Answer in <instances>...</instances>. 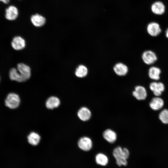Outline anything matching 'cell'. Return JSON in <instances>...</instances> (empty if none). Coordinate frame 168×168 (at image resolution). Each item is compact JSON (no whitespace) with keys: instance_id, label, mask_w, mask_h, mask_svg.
I'll use <instances>...</instances> for the list:
<instances>
[{"instance_id":"2e32d148","label":"cell","mask_w":168,"mask_h":168,"mask_svg":"<svg viewBox=\"0 0 168 168\" xmlns=\"http://www.w3.org/2000/svg\"><path fill=\"white\" fill-rule=\"evenodd\" d=\"M103 135L104 138L110 143L114 142L117 139L116 133L111 129H108L105 130L104 132Z\"/></svg>"},{"instance_id":"d6986e66","label":"cell","mask_w":168,"mask_h":168,"mask_svg":"<svg viewBox=\"0 0 168 168\" xmlns=\"http://www.w3.org/2000/svg\"><path fill=\"white\" fill-rule=\"evenodd\" d=\"M96 163L100 165L104 166L108 163L109 160L107 156L105 154L100 153L97 154L95 156Z\"/></svg>"},{"instance_id":"603a6c76","label":"cell","mask_w":168,"mask_h":168,"mask_svg":"<svg viewBox=\"0 0 168 168\" xmlns=\"http://www.w3.org/2000/svg\"><path fill=\"white\" fill-rule=\"evenodd\" d=\"M159 118L164 124H168V110L164 109L160 113Z\"/></svg>"},{"instance_id":"ffe728a7","label":"cell","mask_w":168,"mask_h":168,"mask_svg":"<svg viewBox=\"0 0 168 168\" xmlns=\"http://www.w3.org/2000/svg\"><path fill=\"white\" fill-rule=\"evenodd\" d=\"M88 73L87 68L83 65H80L76 68L75 75L79 78H83L86 77Z\"/></svg>"},{"instance_id":"9a60e30c","label":"cell","mask_w":168,"mask_h":168,"mask_svg":"<svg viewBox=\"0 0 168 168\" xmlns=\"http://www.w3.org/2000/svg\"><path fill=\"white\" fill-rule=\"evenodd\" d=\"M31 21L35 26L39 27L44 24L46 22V19L43 16L36 14L31 16Z\"/></svg>"},{"instance_id":"3957f363","label":"cell","mask_w":168,"mask_h":168,"mask_svg":"<svg viewBox=\"0 0 168 168\" xmlns=\"http://www.w3.org/2000/svg\"><path fill=\"white\" fill-rule=\"evenodd\" d=\"M17 69L23 82L29 79L31 76V70L30 67L23 63L17 65Z\"/></svg>"},{"instance_id":"9c48e42d","label":"cell","mask_w":168,"mask_h":168,"mask_svg":"<svg viewBox=\"0 0 168 168\" xmlns=\"http://www.w3.org/2000/svg\"><path fill=\"white\" fill-rule=\"evenodd\" d=\"M133 96L139 100L145 99L147 95V92L145 87L141 86H137L135 87L133 92Z\"/></svg>"},{"instance_id":"7a4b0ae2","label":"cell","mask_w":168,"mask_h":168,"mask_svg":"<svg viewBox=\"0 0 168 168\" xmlns=\"http://www.w3.org/2000/svg\"><path fill=\"white\" fill-rule=\"evenodd\" d=\"M20 102L19 96L14 93H9L5 100V103L6 106L11 109L17 108Z\"/></svg>"},{"instance_id":"6da1fadb","label":"cell","mask_w":168,"mask_h":168,"mask_svg":"<svg viewBox=\"0 0 168 168\" xmlns=\"http://www.w3.org/2000/svg\"><path fill=\"white\" fill-rule=\"evenodd\" d=\"M113 155L116 160V163L119 166H126L128 164L127 159L128 158L129 152L126 148H122L119 146L113 150Z\"/></svg>"},{"instance_id":"44dd1931","label":"cell","mask_w":168,"mask_h":168,"mask_svg":"<svg viewBox=\"0 0 168 168\" xmlns=\"http://www.w3.org/2000/svg\"><path fill=\"white\" fill-rule=\"evenodd\" d=\"M28 141L30 144L35 146L39 143L40 138L39 135L37 133L32 132L27 137Z\"/></svg>"},{"instance_id":"8fae6325","label":"cell","mask_w":168,"mask_h":168,"mask_svg":"<svg viewBox=\"0 0 168 168\" xmlns=\"http://www.w3.org/2000/svg\"><path fill=\"white\" fill-rule=\"evenodd\" d=\"M113 70L115 74L119 76L126 75L128 73V69L127 66L122 63H116L113 67Z\"/></svg>"},{"instance_id":"30bf717a","label":"cell","mask_w":168,"mask_h":168,"mask_svg":"<svg viewBox=\"0 0 168 168\" xmlns=\"http://www.w3.org/2000/svg\"><path fill=\"white\" fill-rule=\"evenodd\" d=\"M12 48L15 50H19L23 49L26 46L24 39L20 36L15 37L11 42Z\"/></svg>"},{"instance_id":"277c9868","label":"cell","mask_w":168,"mask_h":168,"mask_svg":"<svg viewBox=\"0 0 168 168\" xmlns=\"http://www.w3.org/2000/svg\"><path fill=\"white\" fill-rule=\"evenodd\" d=\"M142 58L143 62L147 65L153 64L157 59L155 53L150 50L144 51L142 54Z\"/></svg>"},{"instance_id":"cb8c5ba5","label":"cell","mask_w":168,"mask_h":168,"mask_svg":"<svg viewBox=\"0 0 168 168\" xmlns=\"http://www.w3.org/2000/svg\"><path fill=\"white\" fill-rule=\"evenodd\" d=\"M10 1V0H0V1L4 3H8Z\"/></svg>"},{"instance_id":"ba28073f","label":"cell","mask_w":168,"mask_h":168,"mask_svg":"<svg viewBox=\"0 0 168 168\" xmlns=\"http://www.w3.org/2000/svg\"><path fill=\"white\" fill-rule=\"evenodd\" d=\"M149 88L154 95L156 96H161L165 90L164 85L161 82H151L150 84Z\"/></svg>"},{"instance_id":"52a82bcc","label":"cell","mask_w":168,"mask_h":168,"mask_svg":"<svg viewBox=\"0 0 168 168\" xmlns=\"http://www.w3.org/2000/svg\"><path fill=\"white\" fill-rule=\"evenodd\" d=\"M78 145L81 150L85 151H88L90 150L92 147V141L89 137H83L79 140Z\"/></svg>"},{"instance_id":"484cf974","label":"cell","mask_w":168,"mask_h":168,"mask_svg":"<svg viewBox=\"0 0 168 168\" xmlns=\"http://www.w3.org/2000/svg\"></svg>"},{"instance_id":"8992f818","label":"cell","mask_w":168,"mask_h":168,"mask_svg":"<svg viewBox=\"0 0 168 168\" xmlns=\"http://www.w3.org/2000/svg\"><path fill=\"white\" fill-rule=\"evenodd\" d=\"M147 30L150 35L156 37L159 35L161 32V29L160 25L156 22H152L147 25Z\"/></svg>"},{"instance_id":"ac0fdd59","label":"cell","mask_w":168,"mask_h":168,"mask_svg":"<svg viewBox=\"0 0 168 168\" xmlns=\"http://www.w3.org/2000/svg\"><path fill=\"white\" fill-rule=\"evenodd\" d=\"M60 101L59 99L55 96L49 98L46 103V107L49 109H53L57 107L60 105Z\"/></svg>"},{"instance_id":"5bb4252c","label":"cell","mask_w":168,"mask_h":168,"mask_svg":"<svg viewBox=\"0 0 168 168\" xmlns=\"http://www.w3.org/2000/svg\"><path fill=\"white\" fill-rule=\"evenodd\" d=\"M149 105L153 110H158L161 109L164 105L163 100L160 97L157 96L153 98L151 101Z\"/></svg>"},{"instance_id":"e0dca14e","label":"cell","mask_w":168,"mask_h":168,"mask_svg":"<svg viewBox=\"0 0 168 168\" xmlns=\"http://www.w3.org/2000/svg\"><path fill=\"white\" fill-rule=\"evenodd\" d=\"M161 71L158 67L152 66L148 70V75L149 77L152 80H158L160 78V75Z\"/></svg>"},{"instance_id":"d4e9b609","label":"cell","mask_w":168,"mask_h":168,"mask_svg":"<svg viewBox=\"0 0 168 168\" xmlns=\"http://www.w3.org/2000/svg\"><path fill=\"white\" fill-rule=\"evenodd\" d=\"M165 35L166 37L168 38V28L166 30L165 32Z\"/></svg>"},{"instance_id":"7402d4cb","label":"cell","mask_w":168,"mask_h":168,"mask_svg":"<svg viewBox=\"0 0 168 168\" xmlns=\"http://www.w3.org/2000/svg\"><path fill=\"white\" fill-rule=\"evenodd\" d=\"M9 77L12 80L18 82H23L22 79L18 74L17 69L15 68H12L10 70Z\"/></svg>"},{"instance_id":"5b68a950","label":"cell","mask_w":168,"mask_h":168,"mask_svg":"<svg viewBox=\"0 0 168 168\" xmlns=\"http://www.w3.org/2000/svg\"><path fill=\"white\" fill-rule=\"evenodd\" d=\"M151 9L155 15H161L163 14L166 11V7L164 3L160 1H156L151 5Z\"/></svg>"},{"instance_id":"4fadbf2b","label":"cell","mask_w":168,"mask_h":168,"mask_svg":"<svg viewBox=\"0 0 168 168\" xmlns=\"http://www.w3.org/2000/svg\"><path fill=\"white\" fill-rule=\"evenodd\" d=\"M77 115L79 118L83 121H86L90 119L91 116L90 110L86 107H82L78 110Z\"/></svg>"},{"instance_id":"7c38bea8","label":"cell","mask_w":168,"mask_h":168,"mask_svg":"<svg viewBox=\"0 0 168 168\" xmlns=\"http://www.w3.org/2000/svg\"><path fill=\"white\" fill-rule=\"evenodd\" d=\"M18 15L17 8L14 6H9L6 10L5 17L8 20L12 21L15 20Z\"/></svg>"}]
</instances>
